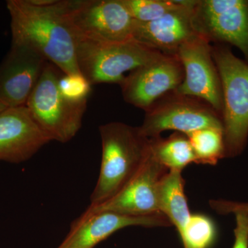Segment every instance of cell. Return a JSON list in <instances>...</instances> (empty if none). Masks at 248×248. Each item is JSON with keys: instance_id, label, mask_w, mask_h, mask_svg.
I'll list each match as a JSON object with an SVG mask.
<instances>
[{"instance_id": "1", "label": "cell", "mask_w": 248, "mask_h": 248, "mask_svg": "<svg viewBox=\"0 0 248 248\" xmlns=\"http://www.w3.org/2000/svg\"><path fill=\"white\" fill-rule=\"evenodd\" d=\"M12 44L33 49L66 76H82L77 60V37L70 20L71 0L38 6L9 0Z\"/></svg>"}, {"instance_id": "2", "label": "cell", "mask_w": 248, "mask_h": 248, "mask_svg": "<svg viewBox=\"0 0 248 248\" xmlns=\"http://www.w3.org/2000/svg\"><path fill=\"white\" fill-rule=\"evenodd\" d=\"M102 140V161L97 182L90 205L110 200L126 185L151 154L150 139L139 127L122 122L103 124L99 128Z\"/></svg>"}, {"instance_id": "3", "label": "cell", "mask_w": 248, "mask_h": 248, "mask_svg": "<svg viewBox=\"0 0 248 248\" xmlns=\"http://www.w3.org/2000/svg\"><path fill=\"white\" fill-rule=\"evenodd\" d=\"M212 53L221 81L226 157H234L248 140V63L228 46L215 44Z\"/></svg>"}, {"instance_id": "4", "label": "cell", "mask_w": 248, "mask_h": 248, "mask_svg": "<svg viewBox=\"0 0 248 248\" xmlns=\"http://www.w3.org/2000/svg\"><path fill=\"white\" fill-rule=\"evenodd\" d=\"M63 75L58 67L47 62L26 106L51 141L66 143L82 125L88 99L67 97L60 88Z\"/></svg>"}, {"instance_id": "5", "label": "cell", "mask_w": 248, "mask_h": 248, "mask_svg": "<svg viewBox=\"0 0 248 248\" xmlns=\"http://www.w3.org/2000/svg\"><path fill=\"white\" fill-rule=\"evenodd\" d=\"M76 37L78 67L91 86L104 83L120 85L126 72L163 55L133 38L108 42Z\"/></svg>"}, {"instance_id": "6", "label": "cell", "mask_w": 248, "mask_h": 248, "mask_svg": "<svg viewBox=\"0 0 248 248\" xmlns=\"http://www.w3.org/2000/svg\"><path fill=\"white\" fill-rule=\"evenodd\" d=\"M140 128L148 139L161 136L168 130L188 135L206 128L223 129L221 115L208 103L191 96L171 91L145 110Z\"/></svg>"}, {"instance_id": "7", "label": "cell", "mask_w": 248, "mask_h": 248, "mask_svg": "<svg viewBox=\"0 0 248 248\" xmlns=\"http://www.w3.org/2000/svg\"><path fill=\"white\" fill-rule=\"evenodd\" d=\"M192 21L208 42L236 47L248 63V0H197Z\"/></svg>"}, {"instance_id": "8", "label": "cell", "mask_w": 248, "mask_h": 248, "mask_svg": "<svg viewBox=\"0 0 248 248\" xmlns=\"http://www.w3.org/2000/svg\"><path fill=\"white\" fill-rule=\"evenodd\" d=\"M69 17L78 37L108 42L133 38L135 20L122 0H71Z\"/></svg>"}, {"instance_id": "9", "label": "cell", "mask_w": 248, "mask_h": 248, "mask_svg": "<svg viewBox=\"0 0 248 248\" xmlns=\"http://www.w3.org/2000/svg\"><path fill=\"white\" fill-rule=\"evenodd\" d=\"M177 56L184 68V79L176 91L208 103L222 117L221 81L210 42L199 36L183 45Z\"/></svg>"}, {"instance_id": "10", "label": "cell", "mask_w": 248, "mask_h": 248, "mask_svg": "<svg viewBox=\"0 0 248 248\" xmlns=\"http://www.w3.org/2000/svg\"><path fill=\"white\" fill-rule=\"evenodd\" d=\"M184 79V68L177 55H163L130 72L120 86L125 102L145 111L175 91Z\"/></svg>"}, {"instance_id": "11", "label": "cell", "mask_w": 248, "mask_h": 248, "mask_svg": "<svg viewBox=\"0 0 248 248\" xmlns=\"http://www.w3.org/2000/svg\"><path fill=\"white\" fill-rule=\"evenodd\" d=\"M169 170L150 154L138 172L110 200L89 205L86 212L108 211L130 215L149 216L160 213L157 188L160 179Z\"/></svg>"}, {"instance_id": "12", "label": "cell", "mask_w": 248, "mask_h": 248, "mask_svg": "<svg viewBox=\"0 0 248 248\" xmlns=\"http://www.w3.org/2000/svg\"><path fill=\"white\" fill-rule=\"evenodd\" d=\"M170 226V222L163 214L140 217L108 211H85L72 223L68 234L57 248H94L116 232L127 227Z\"/></svg>"}, {"instance_id": "13", "label": "cell", "mask_w": 248, "mask_h": 248, "mask_svg": "<svg viewBox=\"0 0 248 248\" xmlns=\"http://www.w3.org/2000/svg\"><path fill=\"white\" fill-rule=\"evenodd\" d=\"M47 62L30 47L12 44L0 65V100L9 108L27 105Z\"/></svg>"}, {"instance_id": "14", "label": "cell", "mask_w": 248, "mask_h": 248, "mask_svg": "<svg viewBox=\"0 0 248 248\" xmlns=\"http://www.w3.org/2000/svg\"><path fill=\"white\" fill-rule=\"evenodd\" d=\"M51 141L27 106L0 112V161L23 162Z\"/></svg>"}, {"instance_id": "15", "label": "cell", "mask_w": 248, "mask_h": 248, "mask_svg": "<svg viewBox=\"0 0 248 248\" xmlns=\"http://www.w3.org/2000/svg\"><path fill=\"white\" fill-rule=\"evenodd\" d=\"M197 0H188L186 6L148 22L135 21L133 37L143 45L166 55H177L184 44L200 35L192 21Z\"/></svg>"}, {"instance_id": "16", "label": "cell", "mask_w": 248, "mask_h": 248, "mask_svg": "<svg viewBox=\"0 0 248 248\" xmlns=\"http://www.w3.org/2000/svg\"><path fill=\"white\" fill-rule=\"evenodd\" d=\"M182 171L169 170L160 179L157 188L160 213L175 226L179 235L184 232L191 215L184 192Z\"/></svg>"}, {"instance_id": "17", "label": "cell", "mask_w": 248, "mask_h": 248, "mask_svg": "<svg viewBox=\"0 0 248 248\" xmlns=\"http://www.w3.org/2000/svg\"><path fill=\"white\" fill-rule=\"evenodd\" d=\"M151 154L168 170L182 171L197 159L190 140L185 134L174 132L168 138L150 139Z\"/></svg>"}, {"instance_id": "18", "label": "cell", "mask_w": 248, "mask_h": 248, "mask_svg": "<svg viewBox=\"0 0 248 248\" xmlns=\"http://www.w3.org/2000/svg\"><path fill=\"white\" fill-rule=\"evenodd\" d=\"M197 159V164L215 166L226 157L223 129L206 128L187 135Z\"/></svg>"}, {"instance_id": "19", "label": "cell", "mask_w": 248, "mask_h": 248, "mask_svg": "<svg viewBox=\"0 0 248 248\" xmlns=\"http://www.w3.org/2000/svg\"><path fill=\"white\" fill-rule=\"evenodd\" d=\"M131 17L140 22L156 20L186 6L188 0H122Z\"/></svg>"}, {"instance_id": "20", "label": "cell", "mask_w": 248, "mask_h": 248, "mask_svg": "<svg viewBox=\"0 0 248 248\" xmlns=\"http://www.w3.org/2000/svg\"><path fill=\"white\" fill-rule=\"evenodd\" d=\"M180 236L183 244L195 248H208L215 239V225L208 217L192 215Z\"/></svg>"}, {"instance_id": "21", "label": "cell", "mask_w": 248, "mask_h": 248, "mask_svg": "<svg viewBox=\"0 0 248 248\" xmlns=\"http://www.w3.org/2000/svg\"><path fill=\"white\" fill-rule=\"evenodd\" d=\"M62 92L76 100L88 99L91 85L82 76H68L63 74L60 81Z\"/></svg>"}, {"instance_id": "22", "label": "cell", "mask_w": 248, "mask_h": 248, "mask_svg": "<svg viewBox=\"0 0 248 248\" xmlns=\"http://www.w3.org/2000/svg\"><path fill=\"white\" fill-rule=\"evenodd\" d=\"M234 215L236 227L232 248H248V214L239 212L235 213Z\"/></svg>"}, {"instance_id": "23", "label": "cell", "mask_w": 248, "mask_h": 248, "mask_svg": "<svg viewBox=\"0 0 248 248\" xmlns=\"http://www.w3.org/2000/svg\"><path fill=\"white\" fill-rule=\"evenodd\" d=\"M210 207L217 213L228 215L243 212L248 214V203L231 202L226 200H211L209 202Z\"/></svg>"}, {"instance_id": "24", "label": "cell", "mask_w": 248, "mask_h": 248, "mask_svg": "<svg viewBox=\"0 0 248 248\" xmlns=\"http://www.w3.org/2000/svg\"><path fill=\"white\" fill-rule=\"evenodd\" d=\"M9 107H8L6 104H4V103L0 100V112H2L3 110H4L5 109Z\"/></svg>"}, {"instance_id": "25", "label": "cell", "mask_w": 248, "mask_h": 248, "mask_svg": "<svg viewBox=\"0 0 248 248\" xmlns=\"http://www.w3.org/2000/svg\"><path fill=\"white\" fill-rule=\"evenodd\" d=\"M184 244V248H195L194 247H192V246H190V245L186 244Z\"/></svg>"}]
</instances>
